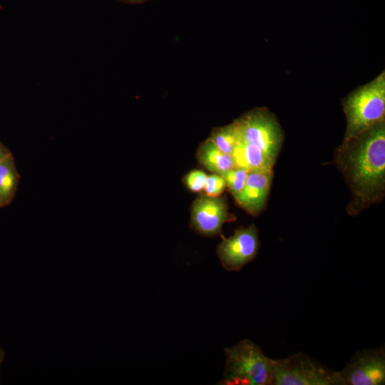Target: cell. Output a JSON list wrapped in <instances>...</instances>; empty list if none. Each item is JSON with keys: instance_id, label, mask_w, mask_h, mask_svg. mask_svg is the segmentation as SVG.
Instances as JSON below:
<instances>
[{"instance_id": "obj_4", "label": "cell", "mask_w": 385, "mask_h": 385, "mask_svg": "<svg viewBox=\"0 0 385 385\" xmlns=\"http://www.w3.org/2000/svg\"><path fill=\"white\" fill-rule=\"evenodd\" d=\"M272 385H341L339 371L304 353L276 359Z\"/></svg>"}, {"instance_id": "obj_16", "label": "cell", "mask_w": 385, "mask_h": 385, "mask_svg": "<svg viewBox=\"0 0 385 385\" xmlns=\"http://www.w3.org/2000/svg\"><path fill=\"white\" fill-rule=\"evenodd\" d=\"M207 175L200 170H193L186 176L188 187L194 192H199L204 189Z\"/></svg>"}, {"instance_id": "obj_7", "label": "cell", "mask_w": 385, "mask_h": 385, "mask_svg": "<svg viewBox=\"0 0 385 385\" xmlns=\"http://www.w3.org/2000/svg\"><path fill=\"white\" fill-rule=\"evenodd\" d=\"M258 248V231L252 225L238 229L233 235L224 239L219 245L217 252L225 270L239 271L255 257Z\"/></svg>"}, {"instance_id": "obj_10", "label": "cell", "mask_w": 385, "mask_h": 385, "mask_svg": "<svg viewBox=\"0 0 385 385\" xmlns=\"http://www.w3.org/2000/svg\"><path fill=\"white\" fill-rule=\"evenodd\" d=\"M232 156L237 167L242 168L248 172L272 171L274 163L258 147L239 141Z\"/></svg>"}, {"instance_id": "obj_19", "label": "cell", "mask_w": 385, "mask_h": 385, "mask_svg": "<svg viewBox=\"0 0 385 385\" xmlns=\"http://www.w3.org/2000/svg\"><path fill=\"white\" fill-rule=\"evenodd\" d=\"M0 359H1V356H0Z\"/></svg>"}, {"instance_id": "obj_14", "label": "cell", "mask_w": 385, "mask_h": 385, "mask_svg": "<svg viewBox=\"0 0 385 385\" xmlns=\"http://www.w3.org/2000/svg\"><path fill=\"white\" fill-rule=\"evenodd\" d=\"M247 175V170L236 166L227 171L221 176L225 180V184L230 189L231 193L235 197L243 189Z\"/></svg>"}, {"instance_id": "obj_18", "label": "cell", "mask_w": 385, "mask_h": 385, "mask_svg": "<svg viewBox=\"0 0 385 385\" xmlns=\"http://www.w3.org/2000/svg\"><path fill=\"white\" fill-rule=\"evenodd\" d=\"M120 2L128 4H140L148 1L153 0H118Z\"/></svg>"}, {"instance_id": "obj_13", "label": "cell", "mask_w": 385, "mask_h": 385, "mask_svg": "<svg viewBox=\"0 0 385 385\" xmlns=\"http://www.w3.org/2000/svg\"><path fill=\"white\" fill-rule=\"evenodd\" d=\"M222 152L231 155L238 143L233 124L215 129L209 138Z\"/></svg>"}, {"instance_id": "obj_5", "label": "cell", "mask_w": 385, "mask_h": 385, "mask_svg": "<svg viewBox=\"0 0 385 385\" xmlns=\"http://www.w3.org/2000/svg\"><path fill=\"white\" fill-rule=\"evenodd\" d=\"M239 142L254 145L275 160L282 142L274 118L262 110L250 112L233 123Z\"/></svg>"}, {"instance_id": "obj_1", "label": "cell", "mask_w": 385, "mask_h": 385, "mask_svg": "<svg viewBox=\"0 0 385 385\" xmlns=\"http://www.w3.org/2000/svg\"><path fill=\"white\" fill-rule=\"evenodd\" d=\"M349 157L351 178L359 192L381 188L385 178V127L380 123L358 138Z\"/></svg>"}, {"instance_id": "obj_17", "label": "cell", "mask_w": 385, "mask_h": 385, "mask_svg": "<svg viewBox=\"0 0 385 385\" xmlns=\"http://www.w3.org/2000/svg\"><path fill=\"white\" fill-rule=\"evenodd\" d=\"M11 153L1 142H0V161L6 158Z\"/></svg>"}, {"instance_id": "obj_3", "label": "cell", "mask_w": 385, "mask_h": 385, "mask_svg": "<svg viewBox=\"0 0 385 385\" xmlns=\"http://www.w3.org/2000/svg\"><path fill=\"white\" fill-rule=\"evenodd\" d=\"M344 109L346 117L345 140L349 142L384 122L385 115V73L358 88L346 99Z\"/></svg>"}, {"instance_id": "obj_9", "label": "cell", "mask_w": 385, "mask_h": 385, "mask_svg": "<svg viewBox=\"0 0 385 385\" xmlns=\"http://www.w3.org/2000/svg\"><path fill=\"white\" fill-rule=\"evenodd\" d=\"M272 171L248 172L245 186L235 197L238 204L252 215L264 207L270 188Z\"/></svg>"}, {"instance_id": "obj_8", "label": "cell", "mask_w": 385, "mask_h": 385, "mask_svg": "<svg viewBox=\"0 0 385 385\" xmlns=\"http://www.w3.org/2000/svg\"><path fill=\"white\" fill-rule=\"evenodd\" d=\"M192 225L205 235L218 234L222 225L230 220L227 205L222 197L202 195L192 205Z\"/></svg>"}, {"instance_id": "obj_15", "label": "cell", "mask_w": 385, "mask_h": 385, "mask_svg": "<svg viewBox=\"0 0 385 385\" xmlns=\"http://www.w3.org/2000/svg\"><path fill=\"white\" fill-rule=\"evenodd\" d=\"M225 186L223 178L215 173L207 176L204 190L207 195L216 197L223 192Z\"/></svg>"}, {"instance_id": "obj_6", "label": "cell", "mask_w": 385, "mask_h": 385, "mask_svg": "<svg viewBox=\"0 0 385 385\" xmlns=\"http://www.w3.org/2000/svg\"><path fill=\"white\" fill-rule=\"evenodd\" d=\"M341 385H381L385 384L384 348L363 349L356 351L339 371Z\"/></svg>"}, {"instance_id": "obj_12", "label": "cell", "mask_w": 385, "mask_h": 385, "mask_svg": "<svg viewBox=\"0 0 385 385\" xmlns=\"http://www.w3.org/2000/svg\"><path fill=\"white\" fill-rule=\"evenodd\" d=\"M19 178L11 154L0 161V207L7 205L13 200Z\"/></svg>"}, {"instance_id": "obj_11", "label": "cell", "mask_w": 385, "mask_h": 385, "mask_svg": "<svg viewBox=\"0 0 385 385\" xmlns=\"http://www.w3.org/2000/svg\"><path fill=\"white\" fill-rule=\"evenodd\" d=\"M197 155L207 170L220 175L236 167L233 157L219 150L210 139L200 145Z\"/></svg>"}, {"instance_id": "obj_2", "label": "cell", "mask_w": 385, "mask_h": 385, "mask_svg": "<svg viewBox=\"0 0 385 385\" xmlns=\"http://www.w3.org/2000/svg\"><path fill=\"white\" fill-rule=\"evenodd\" d=\"M224 351L226 361L221 384H272L276 359L265 356L258 345L245 339Z\"/></svg>"}]
</instances>
